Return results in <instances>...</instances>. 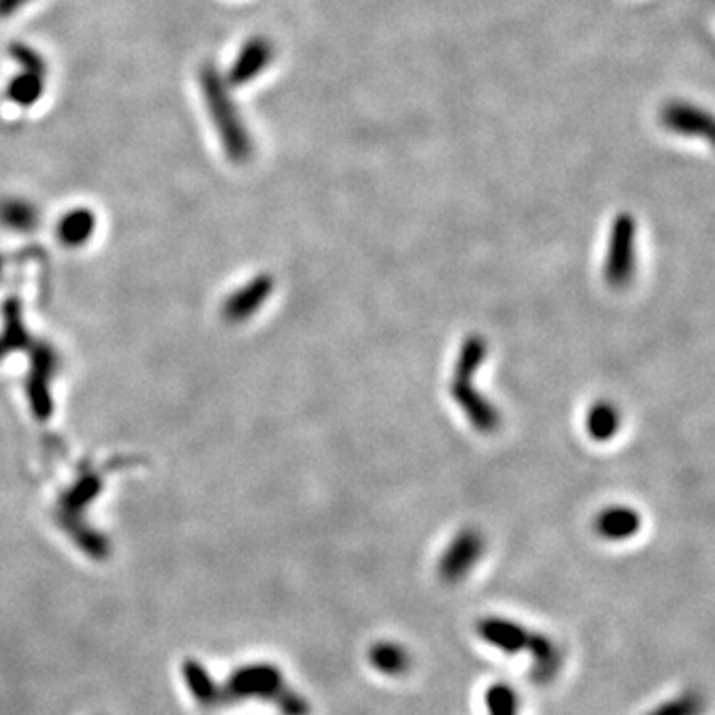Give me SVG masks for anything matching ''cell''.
Here are the masks:
<instances>
[{
    "label": "cell",
    "mask_w": 715,
    "mask_h": 715,
    "mask_svg": "<svg viewBox=\"0 0 715 715\" xmlns=\"http://www.w3.org/2000/svg\"><path fill=\"white\" fill-rule=\"evenodd\" d=\"M30 0H0V17L7 19L10 14H14L17 10L22 9L24 4H29Z\"/></svg>",
    "instance_id": "cell-19"
},
{
    "label": "cell",
    "mask_w": 715,
    "mask_h": 715,
    "mask_svg": "<svg viewBox=\"0 0 715 715\" xmlns=\"http://www.w3.org/2000/svg\"><path fill=\"white\" fill-rule=\"evenodd\" d=\"M531 655V680L536 685H548L555 682L563 670V650L551 636L536 632L535 640L529 650Z\"/></svg>",
    "instance_id": "cell-10"
},
{
    "label": "cell",
    "mask_w": 715,
    "mask_h": 715,
    "mask_svg": "<svg viewBox=\"0 0 715 715\" xmlns=\"http://www.w3.org/2000/svg\"><path fill=\"white\" fill-rule=\"evenodd\" d=\"M636 235V218L630 213H618L610 228V243L602 270L608 287L626 288L634 278Z\"/></svg>",
    "instance_id": "cell-3"
},
{
    "label": "cell",
    "mask_w": 715,
    "mask_h": 715,
    "mask_svg": "<svg viewBox=\"0 0 715 715\" xmlns=\"http://www.w3.org/2000/svg\"><path fill=\"white\" fill-rule=\"evenodd\" d=\"M263 700L275 705L280 715H310V704L285 680L278 665L258 662L237 668L223 684H218V707Z\"/></svg>",
    "instance_id": "cell-1"
},
{
    "label": "cell",
    "mask_w": 715,
    "mask_h": 715,
    "mask_svg": "<svg viewBox=\"0 0 715 715\" xmlns=\"http://www.w3.org/2000/svg\"><path fill=\"white\" fill-rule=\"evenodd\" d=\"M483 553H485V536L481 535V531L477 529L459 531L437 561L439 580L446 585L461 583L481 561Z\"/></svg>",
    "instance_id": "cell-4"
},
{
    "label": "cell",
    "mask_w": 715,
    "mask_h": 715,
    "mask_svg": "<svg viewBox=\"0 0 715 715\" xmlns=\"http://www.w3.org/2000/svg\"><path fill=\"white\" fill-rule=\"evenodd\" d=\"M640 529H642V516L632 506H606L595 519L596 535L610 543H625L628 538L638 535Z\"/></svg>",
    "instance_id": "cell-9"
},
{
    "label": "cell",
    "mask_w": 715,
    "mask_h": 715,
    "mask_svg": "<svg viewBox=\"0 0 715 715\" xmlns=\"http://www.w3.org/2000/svg\"><path fill=\"white\" fill-rule=\"evenodd\" d=\"M367 662L380 674L399 677L412 670L414 658L409 654L406 645L392 642V640H380L367 650Z\"/></svg>",
    "instance_id": "cell-11"
},
{
    "label": "cell",
    "mask_w": 715,
    "mask_h": 715,
    "mask_svg": "<svg viewBox=\"0 0 715 715\" xmlns=\"http://www.w3.org/2000/svg\"><path fill=\"white\" fill-rule=\"evenodd\" d=\"M449 394L476 431L483 436H493L499 431L501 414H499L495 404L489 402L485 394H481L473 386V380H451Z\"/></svg>",
    "instance_id": "cell-5"
},
{
    "label": "cell",
    "mask_w": 715,
    "mask_h": 715,
    "mask_svg": "<svg viewBox=\"0 0 715 715\" xmlns=\"http://www.w3.org/2000/svg\"><path fill=\"white\" fill-rule=\"evenodd\" d=\"M9 52L10 56L14 58L17 64L22 66L24 72H32V74H39V76L46 74V62L36 50L30 49L26 44H12Z\"/></svg>",
    "instance_id": "cell-18"
},
{
    "label": "cell",
    "mask_w": 715,
    "mask_h": 715,
    "mask_svg": "<svg viewBox=\"0 0 715 715\" xmlns=\"http://www.w3.org/2000/svg\"><path fill=\"white\" fill-rule=\"evenodd\" d=\"M199 79H201L209 116L213 119V126L217 129L218 138L223 141L228 158L233 161H247L253 153V143H250L247 126L228 94L227 82L221 78V74L213 66L201 70Z\"/></svg>",
    "instance_id": "cell-2"
},
{
    "label": "cell",
    "mask_w": 715,
    "mask_h": 715,
    "mask_svg": "<svg viewBox=\"0 0 715 715\" xmlns=\"http://www.w3.org/2000/svg\"><path fill=\"white\" fill-rule=\"evenodd\" d=\"M487 350L489 348H487L485 338L479 337V334L467 337L457 352L451 380H473L479 367L483 366V362H485Z\"/></svg>",
    "instance_id": "cell-14"
},
{
    "label": "cell",
    "mask_w": 715,
    "mask_h": 715,
    "mask_svg": "<svg viewBox=\"0 0 715 715\" xmlns=\"http://www.w3.org/2000/svg\"><path fill=\"white\" fill-rule=\"evenodd\" d=\"M705 712V697L697 690H685L682 694L665 700L645 715H702Z\"/></svg>",
    "instance_id": "cell-17"
},
{
    "label": "cell",
    "mask_w": 715,
    "mask_h": 715,
    "mask_svg": "<svg viewBox=\"0 0 715 715\" xmlns=\"http://www.w3.org/2000/svg\"><path fill=\"white\" fill-rule=\"evenodd\" d=\"M476 632L479 640L509 655L525 654V652L529 654L536 634L535 630L501 616L479 618Z\"/></svg>",
    "instance_id": "cell-6"
},
{
    "label": "cell",
    "mask_w": 715,
    "mask_h": 715,
    "mask_svg": "<svg viewBox=\"0 0 715 715\" xmlns=\"http://www.w3.org/2000/svg\"><path fill=\"white\" fill-rule=\"evenodd\" d=\"M662 126L672 134L685 138L712 139L714 134V119L705 111L687 102H672L662 108L660 114Z\"/></svg>",
    "instance_id": "cell-7"
},
{
    "label": "cell",
    "mask_w": 715,
    "mask_h": 715,
    "mask_svg": "<svg viewBox=\"0 0 715 715\" xmlns=\"http://www.w3.org/2000/svg\"><path fill=\"white\" fill-rule=\"evenodd\" d=\"M44 92V76L32 74V72H20L14 78L10 79L7 86V96L10 102L19 104L22 108L34 106Z\"/></svg>",
    "instance_id": "cell-15"
},
{
    "label": "cell",
    "mask_w": 715,
    "mask_h": 715,
    "mask_svg": "<svg viewBox=\"0 0 715 715\" xmlns=\"http://www.w3.org/2000/svg\"><path fill=\"white\" fill-rule=\"evenodd\" d=\"M620 426H622V416H620L618 407L605 399L596 402L595 406L590 407L586 414V434L600 444L610 441L620 431Z\"/></svg>",
    "instance_id": "cell-13"
},
{
    "label": "cell",
    "mask_w": 715,
    "mask_h": 715,
    "mask_svg": "<svg viewBox=\"0 0 715 715\" xmlns=\"http://www.w3.org/2000/svg\"><path fill=\"white\" fill-rule=\"evenodd\" d=\"M275 49L267 39L255 36L243 44V49L228 70V84L231 86H245L248 82L257 78L263 70L273 62Z\"/></svg>",
    "instance_id": "cell-8"
},
{
    "label": "cell",
    "mask_w": 715,
    "mask_h": 715,
    "mask_svg": "<svg viewBox=\"0 0 715 715\" xmlns=\"http://www.w3.org/2000/svg\"><path fill=\"white\" fill-rule=\"evenodd\" d=\"M485 709L487 715H519L521 697L513 685L497 682L487 687Z\"/></svg>",
    "instance_id": "cell-16"
},
{
    "label": "cell",
    "mask_w": 715,
    "mask_h": 715,
    "mask_svg": "<svg viewBox=\"0 0 715 715\" xmlns=\"http://www.w3.org/2000/svg\"><path fill=\"white\" fill-rule=\"evenodd\" d=\"M181 674H183L189 692L201 707H205V709L218 707V682L213 680V675L209 674L205 665L201 664L199 660L189 658L181 665Z\"/></svg>",
    "instance_id": "cell-12"
}]
</instances>
